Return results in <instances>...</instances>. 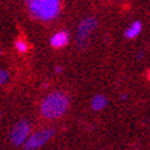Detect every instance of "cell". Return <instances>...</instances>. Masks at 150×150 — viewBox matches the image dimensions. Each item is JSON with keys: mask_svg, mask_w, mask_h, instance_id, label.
Wrapping results in <instances>:
<instances>
[{"mask_svg": "<svg viewBox=\"0 0 150 150\" xmlns=\"http://www.w3.org/2000/svg\"><path fill=\"white\" fill-rule=\"evenodd\" d=\"M69 108V98L64 93H51L43 100L40 112L45 118H57L62 116Z\"/></svg>", "mask_w": 150, "mask_h": 150, "instance_id": "cell-1", "label": "cell"}, {"mask_svg": "<svg viewBox=\"0 0 150 150\" xmlns=\"http://www.w3.org/2000/svg\"><path fill=\"white\" fill-rule=\"evenodd\" d=\"M28 9L33 17L42 21H50L59 15L61 4L60 0H31L28 1Z\"/></svg>", "mask_w": 150, "mask_h": 150, "instance_id": "cell-2", "label": "cell"}, {"mask_svg": "<svg viewBox=\"0 0 150 150\" xmlns=\"http://www.w3.org/2000/svg\"><path fill=\"white\" fill-rule=\"evenodd\" d=\"M29 131H31V127L27 121H20L18 123H16L10 132V140L13 145H23L26 143V140L29 137Z\"/></svg>", "mask_w": 150, "mask_h": 150, "instance_id": "cell-3", "label": "cell"}, {"mask_svg": "<svg viewBox=\"0 0 150 150\" xmlns=\"http://www.w3.org/2000/svg\"><path fill=\"white\" fill-rule=\"evenodd\" d=\"M52 134H54L52 129H43V131L33 133L32 136L28 137L26 143L23 144V150H37L38 148L45 144L52 137Z\"/></svg>", "mask_w": 150, "mask_h": 150, "instance_id": "cell-4", "label": "cell"}, {"mask_svg": "<svg viewBox=\"0 0 150 150\" xmlns=\"http://www.w3.org/2000/svg\"><path fill=\"white\" fill-rule=\"evenodd\" d=\"M96 27V20L94 17H86L83 18L77 28V42L79 45H83L87 42L89 34H91Z\"/></svg>", "mask_w": 150, "mask_h": 150, "instance_id": "cell-5", "label": "cell"}, {"mask_svg": "<svg viewBox=\"0 0 150 150\" xmlns=\"http://www.w3.org/2000/svg\"><path fill=\"white\" fill-rule=\"evenodd\" d=\"M67 43H69V34L65 31H60L50 38V45L55 49L64 48Z\"/></svg>", "mask_w": 150, "mask_h": 150, "instance_id": "cell-6", "label": "cell"}, {"mask_svg": "<svg viewBox=\"0 0 150 150\" xmlns=\"http://www.w3.org/2000/svg\"><path fill=\"white\" fill-rule=\"evenodd\" d=\"M142 29H143V25H142V22L134 21L133 23L126 29L125 37L127 39H133V38H136V37H138L140 34Z\"/></svg>", "mask_w": 150, "mask_h": 150, "instance_id": "cell-7", "label": "cell"}, {"mask_svg": "<svg viewBox=\"0 0 150 150\" xmlns=\"http://www.w3.org/2000/svg\"><path fill=\"white\" fill-rule=\"evenodd\" d=\"M106 105H108V99L101 94L95 95L92 100V109L94 111H100V110L105 109Z\"/></svg>", "mask_w": 150, "mask_h": 150, "instance_id": "cell-8", "label": "cell"}, {"mask_svg": "<svg viewBox=\"0 0 150 150\" xmlns=\"http://www.w3.org/2000/svg\"><path fill=\"white\" fill-rule=\"evenodd\" d=\"M15 48H16V50L18 52H21V54H23V52H26L28 50V45L23 39H17L15 42Z\"/></svg>", "mask_w": 150, "mask_h": 150, "instance_id": "cell-9", "label": "cell"}, {"mask_svg": "<svg viewBox=\"0 0 150 150\" xmlns=\"http://www.w3.org/2000/svg\"><path fill=\"white\" fill-rule=\"evenodd\" d=\"M7 78H9V74H7V71H5V70H1V71H0V83H1V84L6 83Z\"/></svg>", "mask_w": 150, "mask_h": 150, "instance_id": "cell-10", "label": "cell"}, {"mask_svg": "<svg viewBox=\"0 0 150 150\" xmlns=\"http://www.w3.org/2000/svg\"><path fill=\"white\" fill-rule=\"evenodd\" d=\"M61 70H62V69H61L60 66H57V67H56V72H61Z\"/></svg>", "mask_w": 150, "mask_h": 150, "instance_id": "cell-11", "label": "cell"}, {"mask_svg": "<svg viewBox=\"0 0 150 150\" xmlns=\"http://www.w3.org/2000/svg\"><path fill=\"white\" fill-rule=\"evenodd\" d=\"M28 1H31V0H28Z\"/></svg>", "mask_w": 150, "mask_h": 150, "instance_id": "cell-12", "label": "cell"}]
</instances>
